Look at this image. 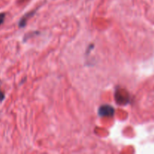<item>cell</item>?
<instances>
[{
  "instance_id": "7a4b0ae2",
  "label": "cell",
  "mask_w": 154,
  "mask_h": 154,
  "mask_svg": "<svg viewBox=\"0 0 154 154\" xmlns=\"http://www.w3.org/2000/svg\"><path fill=\"white\" fill-rule=\"evenodd\" d=\"M34 13H35V11H32V12H29V13H28V14H26L24 15V16L21 18L20 20L19 26L20 27L25 26L26 24V23H27V20H29V18L31 17L34 14Z\"/></svg>"
},
{
  "instance_id": "277c9868",
  "label": "cell",
  "mask_w": 154,
  "mask_h": 154,
  "mask_svg": "<svg viewBox=\"0 0 154 154\" xmlns=\"http://www.w3.org/2000/svg\"><path fill=\"white\" fill-rule=\"evenodd\" d=\"M5 99V94L2 90H0V102H2L3 99Z\"/></svg>"
},
{
  "instance_id": "3957f363",
  "label": "cell",
  "mask_w": 154,
  "mask_h": 154,
  "mask_svg": "<svg viewBox=\"0 0 154 154\" xmlns=\"http://www.w3.org/2000/svg\"><path fill=\"white\" fill-rule=\"evenodd\" d=\"M5 18V13H0V26L3 23Z\"/></svg>"
},
{
  "instance_id": "6da1fadb",
  "label": "cell",
  "mask_w": 154,
  "mask_h": 154,
  "mask_svg": "<svg viewBox=\"0 0 154 154\" xmlns=\"http://www.w3.org/2000/svg\"><path fill=\"white\" fill-rule=\"evenodd\" d=\"M99 115L100 117H113L114 114V108L109 105H101L99 108Z\"/></svg>"
}]
</instances>
